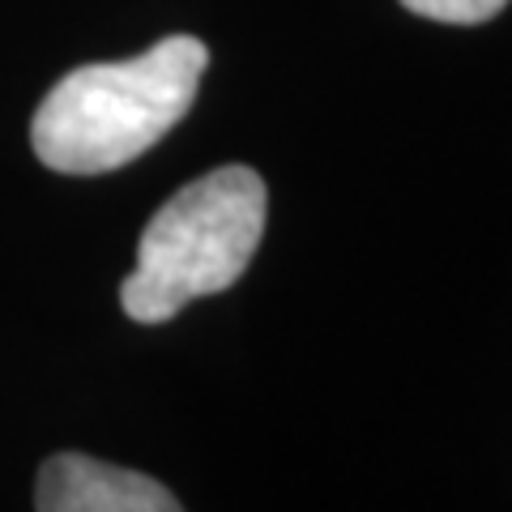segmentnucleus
<instances>
[{
    "label": "nucleus",
    "mask_w": 512,
    "mask_h": 512,
    "mask_svg": "<svg viewBox=\"0 0 512 512\" xmlns=\"http://www.w3.org/2000/svg\"><path fill=\"white\" fill-rule=\"evenodd\" d=\"M410 13H419L427 22H453V26H478L491 22L508 0H402Z\"/></svg>",
    "instance_id": "obj_4"
},
{
    "label": "nucleus",
    "mask_w": 512,
    "mask_h": 512,
    "mask_svg": "<svg viewBox=\"0 0 512 512\" xmlns=\"http://www.w3.org/2000/svg\"><path fill=\"white\" fill-rule=\"evenodd\" d=\"M205 64L201 39L167 35L133 60L64 73L30 120L39 163L60 175H103L133 163L188 116Z\"/></svg>",
    "instance_id": "obj_1"
},
{
    "label": "nucleus",
    "mask_w": 512,
    "mask_h": 512,
    "mask_svg": "<svg viewBox=\"0 0 512 512\" xmlns=\"http://www.w3.org/2000/svg\"><path fill=\"white\" fill-rule=\"evenodd\" d=\"M269 192L244 163L205 171L158 210L137 244V269L120 286V308L137 325H163L184 303L244 278L265 235Z\"/></svg>",
    "instance_id": "obj_2"
},
{
    "label": "nucleus",
    "mask_w": 512,
    "mask_h": 512,
    "mask_svg": "<svg viewBox=\"0 0 512 512\" xmlns=\"http://www.w3.org/2000/svg\"><path fill=\"white\" fill-rule=\"evenodd\" d=\"M39 512H175L180 500L150 474L111 466L86 453H56L35 483Z\"/></svg>",
    "instance_id": "obj_3"
}]
</instances>
